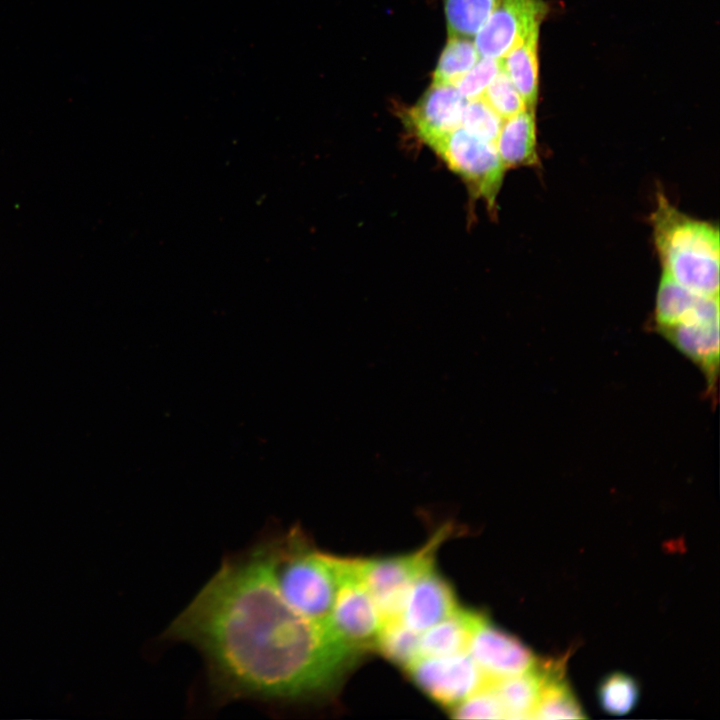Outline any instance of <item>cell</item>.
<instances>
[{"label": "cell", "mask_w": 720, "mask_h": 720, "mask_svg": "<svg viewBox=\"0 0 720 720\" xmlns=\"http://www.w3.org/2000/svg\"><path fill=\"white\" fill-rule=\"evenodd\" d=\"M161 639L198 651L215 707L248 701L278 714L329 697L361 655L281 596L268 528L224 556Z\"/></svg>", "instance_id": "obj_1"}, {"label": "cell", "mask_w": 720, "mask_h": 720, "mask_svg": "<svg viewBox=\"0 0 720 720\" xmlns=\"http://www.w3.org/2000/svg\"><path fill=\"white\" fill-rule=\"evenodd\" d=\"M268 529L272 576L279 593L301 615L326 624L339 585L342 558L317 549L298 526Z\"/></svg>", "instance_id": "obj_2"}, {"label": "cell", "mask_w": 720, "mask_h": 720, "mask_svg": "<svg viewBox=\"0 0 720 720\" xmlns=\"http://www.w3.org/2000/svg\"><path fill=\"white\" fill-rule=\"evenodd\" d=\"M651 222L663 274L694 292L719 295L718 227L682 213L662 194Z\"/></svg>", "instance_id": "obj_3"}, {"label": "cell", "mask_w": 720, "mask_h": 720, "mask_svg": "<svg viewBox=\"0 0 720 720\" xmlns=\"http://www.w3.org/2000/svg\"><path fill=\"white\" fill-rule=\"evenodd\" d=\"M450 526L441 527L417 551L397 556L358 559L360 577L373 598L383 624L400 619V615L414 581L433 566L434 555Z\"/></svg>", "instance_id": "obj_4"}, {"label": "cell", "mask_w": 720, "mask_h": 720, "mask_svg": "<svg viewBox=\"0 0 720 720\" xmlns=\"http://www.w3.org/2000/svg\"><path fill=\"white\" fill-rule=\"evenodd\" d=\"M425 145L463 180L474 199L484 200L488 209L495 211L506 171L495 143L479 139L460 127Z\"/></svg>", "instance_id": "obj_5"}, {"label": "cell", "mask_w": 720, "mask_h": 720, "mask_svg": "<svg viewBox=\"0 0 720 720\" xmlns=\"http://www.w3.org/2000/svg\"><path fill=\"white\" fill-rule=\"evenodd\" d=\"M326 624L337 640L361 654L376 647L383 620L360 577L358 559L342 558L339 585Z\"/></svg>", "instance_id": "obj_6"}, {"label": "cell", "mask_w": 720, "mask_h": 720, "mask_svg": "<svg viewBox=\"0 0 720 720\" xmlns=\"http://www.w3.org/2000/svg\"><path fill=\"white\" fill-rule=\"evenodd\" d=\"M406 670L426 695L451 708L489 683L467 651L420 657Z\"/></svg>", "instance_id": "obj_7"}, {"label": "cell", "mask_w": 720, "mask_h": 720, "mask_svg": "<svg viewBox=\"0 0 720 720\" xmlns=\"http://www.w3.org/2000/svg\"><path fill=\"white\" fill-rule=\"evenodd\" d=\"M467 652L487 681L495 682L533 669L538 659L522 641L479 613Z\"/></svg>", "instance_id": "obj_8"}, {"label": "cell", "mask_w": 720, "mask_h": 720, "mask_svg": "<svg viewBox=\"0 0 720 720\" xmlns=\"http://www.w3.org/2000/svg\"><path fill=\"white\" fill-rule=\"evenodd\" d=\"M542 0H497L495 7L475 34L481 57L500 59L524 36L539 28L546 13Z\"/></svg>", "instance_id": "obj_9"}, {"label": "cell", "mask_w": 720, "mask_h": 720, "mask_svg": "<svg viewBox=\"0 0 720 720\" xmlns=\"http://www.w3.org/2000/svg\"><path fill=\"white\" fill-rule=\"evenodd\" d=\"M467 100L453 85L432 84L403 121L424 144L461 127Z\"/></svg>", "instance_id": "obj_10"}, {"label": "cell", "mask_w": 720, "mask_h": 720, "mask_svg": "<svg viewBox=\"0 0 720 720\" xmlns=\"http://www.w3.org/2000/svg\"><path fill=\"white\" fill-rule=\"evenodd\" d=\"M719 321V295L694 292L662 273L651 328Z\"/></svg>", "instance_id": "obj_11"}, {"label": "cell", "mask_w": 720, "mask_h": 720, "mask_svg": "<svg viewBox=\"0 0 720 720\" xmlns=\"http://www.w3.org/2000/svg\"><path fill=\"white\" fill-rule=\"evenodd\" d=\"M458 608L451 585L432 566L412 584L399 620L413 631L422 633Z\"/></svg>", "instance_id": "obj_12"}, {"label": "cell", "mask_w": 720, "mask_h": 720, "mask_svg": "<svg viewBox=\"0 0 720 720\" xmlns=\"http://www.w3.org/2000/svg\"><path fill=\"white\" fill-rule=\"evenodd\" d=\"M495 145L506 170L537 165L535 110L526 108L505 119Z\"/></svg>", "instance_id": "obj_13"}, {"label": "cell", "mask_w": 720, "mask_h": 720, "mask_svg": "<svg viewBox=\"0 0 720 720\" xmlns=\"http://www.w3.org/2000/svg\"><path fill=\"white\" fill-rule=\"evenodd\" d=\"M543 673V685L533 718L537 719H583V709L564 678L561 661H539Z\"/></svg>", "instance_id": "obj_14"}, {"label": "cell", "mask_w": 720, "mask_h": 720, "mask_svg": "<svg viewBox=\"0 0 720 720\" xmlns=\"http://www.w3.org/2000/svg\"><path fill=\"white\" fill-rule=\"evenodd\" d=\"M479 613L457 609L447 618L420 633L421 657L445 656L467 651Z\"/></svg>", "instance_id": "obj_15"}, {"label": "cell", "mask_w": 720, "mask_h": 720, "mask_svg": "<svg viewBox=\"0 0 720 720\" xmlns=\"http://www.w3.org/2000/svg\"><path fill=\"white\" fill-rule=\"evenodd\" d=\"M538 37L533 29L518 41L504 57L501 68L506 72L528 109H534L538 97Z\"/></svg>", "instance_id": "obj_16"}, {"label": "cell", "mask_w": 720, "mask_h": 720, "mask_svg": "<svg viewBox=\"0 0 720 720\" xmlns=\"http://www.w3.org/2000/svg\"><path fill=\"white\" fill-rule=\"evenodd\" d=\"M508 719H531L539 702L543 673L539 664L520 675L490 682Z\"/></svg>", "instance_id": "obj_17"}, {"label": "cell", "mask_w": 720, "mask_h": 720, "mask_svg": "<svg viewBox=\"0 0 720 720\" xmlns=\"http://www.w3.org/2000/svg\"><path fill=\"white\" fill-rule=\"evenodd\" d=\"M471 37L449 35L433 73L434 84L455 85L478 61Z\"/></svg>", "instance_id": "obj_18"}, {"label": "cell", "mask_w": 720, "mask_h": 720, "mask_svg": "<svg viewBox=\"0 0 720 720\" xmlns=\"http://www.w3.org/2000/svg\"><path fill=\"white\" fill-rule=\"evenodd\" d=\"M419 640L420 633L398 619L383 624L376 648L391 662L407 669L421 657Z\"/></svg>", "instance_id": "obj_19"}, {"label": "cell", "mask_w": 720, "mask_h": 720, "mask_svg": "<svg viewBox=\"0 0 720 720\" xmlns=\"http://www.w3.org/2000/svg\"><path fill=\"white\" fill-rule=\"evenodd\" d=\"M497 0H445L449 35L472 37L489 17Z\"/></svg>", "instance_id": "obj_20"}, {"label": "cell", "mask_w": 720, "mask_h": 720, "mask_svg": "<svg viewBox=\"0 0 720 720\" xmlns=\"http://www.w3.org/2000/svg\"><path fill=\"white\" fill-rule=\"evenodd\" d=\"M598 700L605 712L614 715L626 714L639 700V685L625 673H612L600 683Z\"/></svg>", "instance_id": "obj_21"}, {"label": "cell", "mask_w": 720, "mask_h": 720, "mask_svg": "<svg viewBox=\"0 0 720 720\" xmlns=\"http://www.w3.org/2000/svg\"><path fill=\"white\" fill-rule=\"evenodd\" d=\"M503 119L482 98L467 101L461 127L475 137L495 143Z\"/></svg>", "instance_id": "obj_22"}, {"label": "cell", "mask_w": 720, "mask_h": 720, "mask_svg": "<svg viewBox=\"0 0 720 720\" xmlns=\"http://www.w3.org/2000/svg\"><path fill=\"white\" fill-rule=\"evenodd\" d=\"M482 98L503 120L527 108L519 92L502 68L486 88Z\"/></svg>", "instance_id": "obj_23"}, {"label": "cell", "mask_w": 720, "mask_h": 720, "mask_svg": "<svg viewBox=\"0 0 720 720\" xmlns=\"http://www.w3.org/2000/svg\"><path fill=\"white\" fill-rule=\"evenodd\" d=\"M454 717L461 719H503L504 708L492 688L486 684L452 708Z\"/></svg>", "instance_id": "obj_24"}, {"label": "cell", "mask_w": 720, "mask_h": 720, "mask_svg": "<svg viewBox=\"0 0 720 720\" xmlns=\"http://www.w3.org/2000/svg\"><path fill=\"white\" fill-rule=\"evenodd\" d=\"M500 69V59L482 57L454 86L467 101L480 98Z\"/></svg>", "instance_id": "obj_25"}]
</instances>
